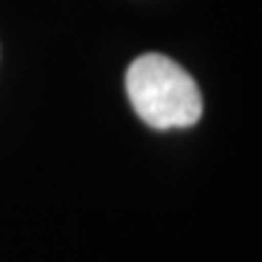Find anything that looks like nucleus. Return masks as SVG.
I'll list each match as a JSON object with an SVG mask.
<instances>
[{"label": "nucleus", "instance_id": "1", "mask_svg": "<svg viewBox=\"0 0 262 262\" xmlns=\"http://www.w3.org/2000/svg\"><path fill=\"white\" fill-rule=\"evenodd\" d=\"M124 85L134 112L153 129H189L202 117L196 80L163 54L136 58L126 71Z\"/></svg>", "mask_w": 262, "mask_h": 262}]
</instances>
